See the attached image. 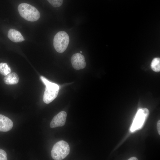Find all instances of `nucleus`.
Masks as SVG:
<instances>
[{
    "mask_svg": "<svg viewBox=\"0 0 160 160\" xmlns=\"http://www.w3.org/2000/svg\"><path fill=\"white\" fill-rule=\"evenodd\" d=\"M18 10L21 17L29 21H36L40 17V13L38 10L34 7L26 3L19 4Z\"/></svg>",
    "mask_w": 160,
    "mask_h": 160,
    "instance_id": "nucleus-1",
    "label": "nucleus"
},
{
    "mask_svg": "<svg viewBox=\"0 0 160 160\" xmlns=\"http://www.w3.org/2000/svg\"><path fill=\"white\" fill-rule=\"evenodd\" d=\"M40 78L46 86L43 100L45 103L49 104L57 97L59 90V87L58 84L50 81L43 76H41Z\"/></svg>",
    "mask_w": 160,
    "mask_h": 160,
    "instance_id": "nucleus-2",
    "label": "nucleus"
},
{
    "mask_svg": "<svg viewBox=\"0 0 160 160\" xmlns=\"http://www.w3.org/2000/svg\"><path fill=\"white\" fill-rule=\"evenodd\" d=\"M70 150L68 144L64 140H60L54 145L51 152V156L54 160H62L68 155Z\"/></svg>",
    "mask_w": 160,
    "mask_h": 160,
    "instance_id": "nucleus-3",
    "label": "nucleus"
},
{
    "mask_svg": "<svg viewBox=\"0 0 160 160\" xmlns=\"http://www.w3.org/2000/svg\"><path fill=\"white\" fill-rule=\"evenodd\" d=\"M69 42L68 34L65 31H61L58 32L54 36L53 45L55 50L61 53L67 49Z\"/></svg>",
    "mask_w": 160,
    "mask_h": 160,
    "instance_id": "nucleus-4",
    "label": "nucleus"
},
{
    "mask_svg": "<svg viewBox=\"0 0 160 160\" xmlns=\"http://www.w3.org/2000/svg\"><path fill=\"white\" fill-rule=\"evenodd\" d=\"M149 111L146 108L139 109L137 112L130 128V131L133 132L141 129L149 114Z\"/></svg>",
    "mask_w": 160,
    "mask_h": 160,
    "instance_id": "nucleus-5",
    "label": "nucleus"
},
{
    "mask_svg": "<svg viewBox=\"0 0 160 160\" xmlns=\"http://www.w3.org/2000/svg\"><path fill=\"white\" fill-rule=\"evenodd\" d=\"M71 62L73 68L76 70L83 69L86 66L84 56L80 53L74 54L71 57Z\"/></svg>",
    "mask_w": 160,
    "mask_h": 160,
    "instance_id": "nucleus-6",
    "label": "nucleus"
},
{
    "mask_svg": "<svg viewBox=\"0 0 160 160\" xmlns=\"http://www.w3.org/2000/svg\"><path fill=\"white\" fill-rule=\"evenodd\" d=\"M67 113L65 111H61L55 115L51 121L50 126L54 128L64 126L65 123Z\"/></svg>",
    "mask_w": 160,
    "mask_h": 160,
    "instance_id": "nucleus-7",
    "label": "nucleus"
},
{
    "mask_svg": "<svg viewBox=\"0 0 160 160\" xmlns=\"http://www.w3.org/2000/svg\"><path fill=\"white\" fill-rule=\"evenodd\" d=\"M13 123L7 117L0 114V132H7L12 127Z\"/></svg>",
    "mask_w": 160,
    "mask_h": 160,
    "instance_id": "nucleus-8",
    "label": "nucleus"
},
{
    "mask_svg": "<svg viewBox=\"0 0 160 160\" xmlns=\"http://www.w3.org/2000/svg\"><path fill=\"white\" fill-rule=\"evenodd\" d=\"M7 36L10 40L15 42H20L25 40L21 33L18 31L13 29L11 28L9 30Z\"/></svg>",
    "mask_w": 160,
    "mask_h": 160,
    "instance_id": "nucleus-9",
    "label": "nucleus"
},
{
    "mask_svg": "<svg viewBox=\"0 0 160 160\" xmlns=\"http://www.w3.org/2000/svg\"><path fill=\"white\" fill-rule=\"evenodd\" d=\"M19 78L17 75L15 73H10L4 77V82L7 84L12 85L17 83Z\"/></svg>",
    "mask_w": 160,
    "mask_h": 160,
    "instance_id": "nucleus-10",
    "label": "nucleus"
},
{
    "mask_svg": "<svg viewBox=\"0 0 160 160\" xmlns=\"http://www.w3.org/2000/svg\"><path fill=\"white\" fill-rule=\"evenodd\" d=\"M11 71L10 68L7 63H0V73L4 76H6L11 72Z\"/></svg>",
    "mask_w": 160,
    "mask_h": 160,
    "instance_id": "nucleus-11",
    "label": "nucleus"
},
{
    "mask_svg": "<svg viewBox=\"0 0 160 160\" xmlns=\"http://www.w3.org/2000/svg\"><path fill=\"white\" fill-rule=\"evenodd\" d=\"M151 66L152 69L156 72L160 71V59L159 58H155L152 60Z\"/></svg>",
    "mask_w": 160,
    "mask_h": 160,
    "instance_id": "nucleus-12",
    "label": "nucleus"
},
{
    "mask_svg": "<svg viewBox=\"0 0 160 160\" xmlns=\"http://www.w3.org/2000/svg\"><path fill=\"white\" fill-rule=\"evenodd\" d=\"M49 3L55 7H60L62 4L63 0H47Z\"/></svg>",
    "mask_w": 160,
    "mask_h": 160,
    "instance_id": "nucleus-13",
    "label": "nucleus"
},
{
    "mask_svg": "<svg viewBox=\"0 0 160 160\" xmlns=\"http://www.w3.org/2000/svg\"><path fill=\"white\" fill-rule=\"evenodd\" d=\"M7 156L6 152L2 149H0V160H7Z\"/></svg>",
    "mask_w": 160,
    "mask_h": 160,
    "instance_id": "nucleus-14",
    "label": "nucleus"
},
{
    "mask_svg": "<svg viewBox=\"0 0 160 160\" xmlns=\"http://www.w3.org/2000/svg\"><path fill=\"white\" fill-rule=\"evenodd\" d=\"M157 127L158 132L159 135H160V121L159 120L157 124Z\"/></svg>",
    "mask_w": 160,
    "mask_h": 160,
    "instance_id": "nucleus-15",
    "label": "nucleus"
},
{
    "mask_svg": "<svg viewBox=\"0 0 160 160\" xmlns=\"http://www.w3.org/2000/svg\"><path fill=\"white\" fill-rule=\"evenodd\" d=\"M137 159L135 157H132L129 158L128 160H137Z\"/></svg>",
    "mask_w": 160,
    "mask_h": 160,
    "instance_id": "nucleus-16",
    "label": "nucleus"
},
{
    "mask_svg": "<svg viewBox=\"0 0 160 160\" xmlns=\"http://www.w3.org/2000/svg\"><path fill=\"white\" fill-rule=\"evenodd\" d=\"M80 53H82V52L81 51H80Z\"/></svg>",
    "mask_w": 160,
    "mask_h": 160,
    "instance_id": "nucleus-17",
    "label": "nucleus"
}]
</instances>
